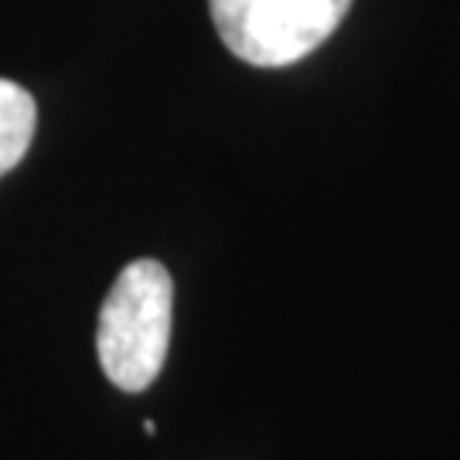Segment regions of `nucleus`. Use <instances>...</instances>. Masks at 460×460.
Segmentation results:
<instances>
[{
    "label": "nucleus",
    "mask_w": 460,
    "mask_h": 460,
    "mask_svg": "<svg viewBox=\"0 0 460 460\" xmlns=\"http://www.w3.org/2000/svg\"><path fill=\"white\" fill-rule=\"evenodd\" d=\"M174 283L157 260H133L99 311L96 351L106 378L123 393H144L161 376L171 345Z\"/></svg>",
    "instance_id": "f257e3e1"
},
{
    "label": "nucleus",
    "mask_w": 460,
    "mask_h": 460,
    "mask_svg": "<svg viewBox=\"0 0 460 460\" xmlns=\"http://www.w3.org/2000/svg\"><path fill=\"white\" fill-rule=\"evenodd\" d=\"M226 49L256 68H283L321 49L351 0H208Z\"/></svg>",
    "instance_id": "f03ea898"
},
{
    "label": "nucleus",
    "mask_w": 460,
    "mask_h": 460,
    "mask_svg": "<svg viewBox=\"0 0 460 460\" xmlns=\"http://www.w3.org/2000/svg\"><path fill=\"white\" fill-rule=\"evenodd\" d=\"M38 110L28 89L11 79H0V178L14 171L31 147Z\"/></svg>",
    "instance_id": "7ed1b4c3"
}]
</instances>
